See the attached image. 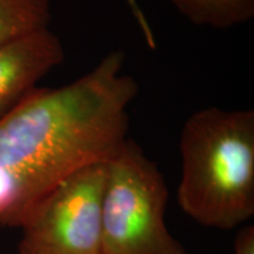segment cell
Masks as SVG:
<instances>
[{
  "label": "cell",
  "mask_w": 254,
  "mask_h": 254,
  "mask_svg": "<svg viewBox=\"0 0 254 254\" xmlns=\"http://www.w3.org/2000/svg\"><path fill=\"white\" fill-rule=\"evenodd\" d=\"M124 62V51H112L77 80L37 87L0 119V226L20 227L64 179L118 153L139 93Z\"/></svg>",
  "instance_id": "cell-1"
},
{
  "label": "cell",
  "mask_w": 254,
  "mask_h": 254,
  "mask_svg": "<svg viewBox=\"0 0 254 254\" xmlns=\"http://www.w3.org/2000/svg\"><path fill=\"white\" fill-rule=\"evenodd\" d=\"M178 202L198 224L232 230L254 215V111L207 107L180 134Z\"/></svg>",
  "instance_id": "cell-2"
},
{
  "label": "cell",
  "mask_w": 254,
  "mask_h": 254,
  "mask_svg": "<svg viewBox=\"0 0 254 254\" xmlns=\"http://www.w3.org/2000/svg\"><path fill=\"white\" fill-rule=\"evenodd\" d=\"M167 199L163 173L128 138L106 164L103 254H186L165 222Z\"/></svg>",
  "instance_id": "cell-3"
},
{
  "label": "cell",
  "mask_w": 254,
  "mask_h": 254,
  "mask_svg": "<svg viewBox=\"0 0 254 254\" xmlns=\"http://www.w3.org/2000/svg\"><path fill=\"white\" fill-rule=\"evenodd\" d=\"M106 164H93L58 184L20 225L26 254H103L101 202Z\"/></svg>",
  "instance_id": "cell-4"
},
{
  "label": "cell",
  "mask_w": 254,
  "mask_h": 254,
  "mask_svg": "<svg viewBox=\"0 0 254 254\" xmlns=\"http://www.w3.org/2000/svg\"><path fill=\"white\" fill-rule=\"evenodd\" d=\"M64 58L62 41L49 27L0 46V119L36 90L40 79Z\"/></svg>",
  "instance_id": "cell-5"
},
{
  "label": "cell",
  "mask_w": 254,
  "mask_h": 254,
  "mask_svg": "<svg viewBox=\"0 0 254 254\" xmlns=\"http://www.w3.org/2000/svg\"><path fill=\"white\" fill-rule=\"evenodd\" d=\"M196 26L217 30L249 23L254 18V0H170Z\"/></svg>",
  "instance_id": "cell-6"
},
{
  "label": "cell",
  "mask_w": 254,
  "mask_h": 254,
  "mask_svg": "<svg viewBox=\"0 0 254 254\" xmlns=\"http://www.w3.org/2000/svg\"><path fill=\"white\" fill-rule=\"evenodd\" d=\"M50 0H0V46L50 25Z\"/></svg>",
  "instance_id": "cell-7"
},
{
  "label": "cell",
  "mask_w": 254,
  "mask_h": 254,
  "mask_svg": "<svg viewBox=\"0 0 254 254\" xmlns=\"http://www.w3.org/2000/svg\"><path fill=\"white\" fill-rule=\"evenodd\" d=\"M233 254H254V226H245L237 234Z\"/></svg>",
  "instance_id": "cell-8"
},
{
  "label": "cell",
  "mask_w": 254,
  "mask_h": 254,
  "mask_svg": "<svg viewBox=\"0 0 254 254\" xmlns=\"http://www.w3.org/2000/svg\"><path fill=\"white\" fill-rule=\"evenodd\" d=\"M18 254H26V253H24V252H20V251H19Z\"/></svg>",
  "instance_id": "cell-9"
}]
</instances>
